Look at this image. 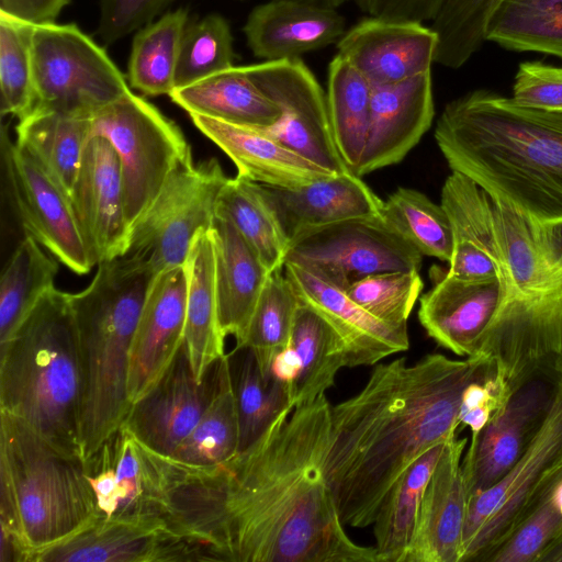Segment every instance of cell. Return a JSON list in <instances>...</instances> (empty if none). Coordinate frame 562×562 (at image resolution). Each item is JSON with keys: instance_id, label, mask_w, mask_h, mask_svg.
Masks as SVG:
<instances>
[{"instance_id": "obj_1", "label": "cell", "mask_w": 562, "mask_h": 562, "mask_svg": "<svg viewBox=\"0 0 562 562\" xmlns=\"http://www.w3.org/2000/svg\"><path fill=\"white\" fill-rule=\"evenodd\" d=\"M330 412L324 394L283 411L223 463L179 461L175 528L217 561L378 562L374 547L349 538L326 477Z\"/></svg>"}, {"instance_id": "obj_2", "label": "cell", "mask_w": 562, "mask_h": 562, "mask_svg": "<svg viewBox=\"0 0 562 562\" xmlns=\"http://www.w3.org/2000/svg\"><path fill=\"white\" fill-rule=\"evenodd\" d=\"M494 364L429 353L378 364L364 386L331 406L326 477L345 526L373 525L401 474L457 432L464 389Z\"/></svg>"}, {"instance_id": "obj_3", "label": "cell", "mask_w": 562, "mask_h": 562, "mask_svg": "<svg viewBox=\"0 0 562 562\" xmlns=\"http://www.w3.org/2000/svg\"><path fill=\"white\" fill-rule=\"evenodd\" d=\"M451 171L530 223H562V113L522 108L488 89L448 102L435 128Z\"/></svg>"}, {"instance_id": "obj_4", "label": "cell", "mask_w": 562, "mask_h": 562, "mask_svg": "<svg viewBox=\"0 0 562 562\" xmlns=\"http://www.w3.org/2000/svg\"><path fill=\"white\" fill-rule=\"evenodd\" d=\"M502 297L475 356L486 357L510 395L562 359V223H530L493 201Z\"/></svg>"}, {"instance_id": "obj_5", "label": "cell", "mask_w": 562, "mask_h": 562, "mask_svg": "<svg viewBox=\"0 0 562 562\" xmlns=\"http://www.w3.org/2000/svg\"><path fill=\"white\" fill-rule=\"evenodd\" d=\"M83 378L69 293L46 292L0 342V411L60 451L82 454Z\"/></svg>"}, {"instance_id": "obj_6", "label": "cell", "mask_w": 562, "mask_h": 562, "mask_svg": "<svg viewBox=\"0 0 562 562\" xmlns=\"http://www.w3.org/2000/svg\"><path fill=\"white\" fill-rule=\"evenodd\" d=\"M155 274L146 260L124 255L98 263L91 283L69 293L83 378V460L122 426L132 406L130 352Z\"/></svg>"}, {"instance_id": "obj_7", "label": "cell", "mask_w": 562, "mask_h": 562, "mask_svg": "<svg viewBox=\"0 0 562 562\" xmlns=\"http://www.w3.org/2000/svg\"><path fill=\"white\" fill-rule=\"evenodd\" d=\"M98 516L85 460L0 411V529L20 562Z\"/></svg>"}, {"instance_id": "obj_8", "label": "cell", "mask_w": 562, "mask_h": 562, "mask_svg": "<svg viewBox=\"0 0 562 562\" xmlns=\"http://www.w3.org/2000/svg\"><path fill=\"white\" fill-rule=\"evenodd\" d=\"M32 50V111L92 119L131 91L104 48L74 23L35 24Z\"/></svg>"}, {"instance_id": "obj_9", "label": "cell", "mask_w": 562, "mask_h": 562, "mask_svg": "<svg viewBox=\"0 0 562 562\" xmlns=\"http://www.w3.org/2000/svg\"><path fill=\"white\" fill-rule=\"evenodd\" d=\"M562 469V374L541 425L494 485L469 496L461 562L486 558L530 512Z\"/></svg>"}, {"instance_id": "obj_10", "label": "cell", "mask_w": 562, "mask_h": 562, "mask_svg": "<svg viewBox=\"0 0 562 562\" xmlns=\"http://www.w3.org/2000/svg\"><path fill=\"white\" fill-rule=\"evenodd\" d=\"M91 126L92 136L106 138L119 156L131 232L173 169L191 156L190 147L171 120L132 90L94 115Z\"/></svg>"}, {"instance_id": "obj_11", "label": "cell", "mask_w": 562, "mask_h": 562, "mask_svg": "<svg viewBox=\"0 0 562 562\" xmlns=\"http://www.w3.org/2000/svg\"><path fill=\"white\" fill-rule=\"evenodd\" d=\"M227 180L215 158L198 165L183 159L132 227L125 255L146 260L156 273L183 266L195 236L210 231Z\"/></svg>"}, {"instance_id": "obj_12", "label": "cell", "mask_w": 562, "mask_h": 562, "mask_svg": "<svg viewBox=\"0 0 562 562\" xmlns=\"http://www.w3.org/2000/svg\"><path fill=\"white\" fill-rule=\"evenodd\" d=\"M423 255L380 215L305 232L289 246L285 263L347 290L372 274L420 270Z\"/></svg>"}, {"instance_id": "obj_13", "label": "cell", "mask_w": 562, "mask_h": 562, "mask_svg": "<svg viewBox=\"0 0 562 562\" xmlns=\"http://www.w3.org/2000/svg\"><path fill=\"white\" fill-rule=\"evenodd\" d=\"M173 469L171 457L153 451L124 425L85 459L99 517L158 519L171 527Z\"/></svg>"}, {"instance_id": "obj_14", "label": "cell", "mask_w": 562, "mask_h": 562, "mask_svg": "<svg viewBox=\"0 0 562 562\" xmlns=\"http://www.w3.org/2000/svg\"><path fill=\"white\" fill-rule=\"evenodd\" d=\"M2 179L19 225L68 269L88 273L94 266L70 196L32 158L1 132Z\"/></svg>"}, {"instance_id": "obj_15", "label": "cell", "mask_w": 562, "mask_h": 562, "mask_svg": "<svg viewBox=\"0 0 562 562\" xmlns=\"http://www.w3.org/2000/svg\"><path fill=\"white\" fill-rule=\"evenodd\" d=\"M245 67L252 82L281 113L277 124L261 130L333 173L350 171L334 140L326 92L301 58Z\"/></svg>"}, {"instance_id": "obj_16", "label": "cell", "mask_w": 562, "mask_h": 562, "mask_svg": "<svg viewBox=\"0 0 562 562\" xmlns=\"http://www.w3.org/2000/svg\"><path fill=\"white\" fill-rule=\"evenodd\" d=\"M217 561L205 544L158 519L97 516L67 538L36 550L29 562Z\"/></svg>"}, {"instance_id": "obj_17", "label": "cell", "mask_w": 562, "mask_h": 562, "mask_svg": "<svg viewBox=\"0 0 562 562\" xmlns=\"http://www.w3.org/2000/svg\"><path fill=\"white\" fill-rule=\"evenodd\" d=\"M220 360L199 382L182 344L155 386L132 404L122 425L153 451L170 457L209 405L217 384Z\"/></svg>"}, {"instance_id": "obj_18", "label": "cell", "mask_w": 562, "mask_h": 562, "mask_svg": "<svg viewBox=\"0 0 562 562\" xmlns=\"http://www.w3.org/2000/svg\"><path fill=\"white\" fill-rule=\"evenodd\" d=\"M70 200L93 265L127 252L130 229L119 156L99 135L89 139Z\"/></svg>"}, {"instance_id": "obj_19", "label": "cell", "mask_w": 562, "mask_h": 562, "mask_svg": "<svg viewBox=\"0 0 562 562\" xmlns=\"http://www.w3.org/2000/svg\"><path fill=\"white\" fill-rule=\"evenodd\" d=\"M187 292L184 266L158 271L150 283L130 352L127 390L132 404L155 386L183 344Z\"/></svg>"}, {"instance_id": "obj_20", "label": "cell", "mask_w": 562, "mask_h": 562, "mask_svg": "<svg viewBox=\"0 0 562 562\" xmlns=\"http://www.w3.org/2000/svg\"><path fill=\"white\" fill-rule=\"evenodd\" d=\"M336 44L337 54L373 88L431 71L438 37L419 22L368 16Z\"/></svg>"}, {"instance_id": "obj_21", "label": "cell", "mask_w": 562, "mask_h": 562, "mask_svg": "<svg viewBox=\"0 0 562 562\" xmlns=\"http://www.w3.org/2000/svg\"><path fill=\"white\" fill-rule=\"evenodd\" d=\"M554 387L533 378L517 389L463 456L469 494L494 485L522 456L550 406Z\"/></svg>"}, {"instance_id": "obj_22", "label": "cell", "mask_w": 562, "mask_h": 562, "mask_svg": "<svg viewBox=\"0 0 562 562\" xmlns=\"http://www.w3.org/2000/svg\"><path fill=\"white\" fill-rule=\"evenodd\" d=\"M468 439L445 443L420 503L405 562H461L469 491L463 472Z\"/></svg>"}, {"instance_id": "obj_23", "label": "cell", "mask_w": 562, "mask_h": 562, "mask_svg": "<svg viewBox=\"0 0 562 562\" xmlns=\"http://www.w3.org/2000/svg\"><path fill=\"white\" fill-rule=\"evenodd\" d=\"M434 116L431 71L373 87L367 143L355 175L362 177L402 161L429 130Z\"/></svg>"}, {"instance_id": "obj_24", "label": "cell", "mask_w": 562, "mask_h": 562, "mask_svg": "<svg viewBox=\"0 0 562 562\" xmlns=\"http://www.w3.org/2000/svg\"><path fill=\"white\" fill-rule=\"evenodd\" d=\"M284 274L299 300L323 316L342 339L348 368L373 366L409 348L407 326L389 325L352 301L345 291L293 263Z\"/></svg>"}, {"instance_id": "obj_25", "label": "cell", "mask_w": 562, "mask_h": 562, "mask_svg": "<svg viewBox=\"0 0 562 562\" xmlns=\"http://www.w3.org/2000/svg\"><path fill=\"white\" fill-rule=\"evenodd\" d=\"M434 277L431 289L419 297L420 325L442 348L460 357L475 356L501 302L499 279L468 281L447 271Z\"/></svg>"}, {"instance_id": "obj_26", "label": "cell", "mask_w": 562, "mask_h": 562, "mask_svg": "<svg viewBox=\"0 0 562 562\" xmlns=\"http://www.w3.org/2000/svg\"><path fill=\"white\" fill-rule=\"evenodd\" d=\"M346 31L336 9L302 0L256 5L243 27L248 48L265 61L301 58L337 43Z\"/></svg>"}, {"instance_id": "obj_27", "label": "cell", "mask_w": 562, "mask_h": 562, "mask_svg": "<svg viewBox=\"0 0 562 562\" xmlns=\"http://www.w3.org/2000/svg\"><path fill=\"white\" fill-rule=\"evenodd\" d=\"M290 244L307 231L380 215L381 200L351 171L289 189L259 183Z\"/></svg>"}, {"instance_id": "obj_28", "label": "cell", "mask_w": 562, "mask_h": 562, "mask_svg": "<svg viewBox=\"0 0 562 562\" xmlns=\"http://www.w3.org/2000/svg\"><path fill=\"white\" fill-rule=\"evenodd\" d=\"M196 128L235 164L238 175L251 181L295 189L335 176L261 128L237 125L202 114H189Z\"/></svg>"}, {"instance_id": "obj_29", "label": "cell", "mask_w": 562, "mask_h": 562, "mask_svg": "<svg viewBox=\"0 0 562 562\" xmlns=\"http://www.w3.org/2000/svg\"><path fill=\"white\" fill-rule=\"evenodd\" d=\"M440 204L451 224L453 249L447 273L479 281L499 279L493 226V200L467 176L451 171L441 189Z\"/></svg>"}, {"instance_id": "obj_30", "label": "cell", "mask_w": 562, "mask_h": 562, "mask_svg": "<svg viewBox=\"0 0 562 562\" xmlns=\"http://www.w3.org/2000/svg\"><path fill=\"white\" fill-rule=\"evenodd\" d=\"M210 235L214 247L218 324L239 346L271 273L233 223L216 212Z\"/></svg>"}, {"instance_id": "obj_31", "label": "cell", "mask_w": 562, "mask_h": 562, "mask_svg": "<svg viewBox=\"0 0 562 562\" xmlns=\"http://www.w3.org/2000/svg\"><path fill=\"white\" fill-rule=\"evenodd\" d=\"M183 266L188 280L183 344L193 373L201 382L209 368L226 355L218 324L214 247L209 231L195 236Z\"/></svg>"}, {"instance_id": "obj_32", "label": "cell", "mask_w": 562, "mask_h": 562, "mask_svg": "<svg viewBox=\"0 0 562 562\" xmlns=\"http://www.w3.org/2000/svg\"><path fill=\"white\" fill-rule=\"evenodd\" d=\"M169 97L189 114L255 128H269L281 115L276 103L249 78L245 66H234L176 88Z\"/></svg>"}, {"instance_id": "obj_33", "label": "cell", "mask_w": 562, "mask_h": 562, "mask_svg": "<svg viewBox=\"0 0 562 562\" xmlns=\"http://www.w3.org/2000/svg\"><path fill=\"white\" fill-rule=\"evenodd\" d=\"M91 128V119L32 111L19 120L15 144L70 196Z\"/></svg>"}, {"instance_id": "obj_34", "label": "cell", "mask_w": 562, "mask_h": 562, "mask_svg": "<svg viewBox=\"0 0 562 562\" xmlns=\"http://www.w3.org/2000/svg\"><path fill=\"white\" fill-rule=\"evenodd\" d=\"M446 442L418 457L396 480L373 522L378 562H405L420 503Z\"/></svg>"}, {"instance_id": "obj_35", "label": "cell", "mask_w": 562, "mask_h": 562, "mask_svg": "<svg viewBox=\"0 0 562 562\" xmlns=\"http://www.w3.org/2000/svg\"><path fill=\"white\" fill-rule=\"evenodd\" d=\"M290 345L300 361L291 404L313 402L334 386L337 373L347 366L346 347L329 323L308 305L297 306Z\"/></svg>"}, {"instance_id": "obj_36", "label": "cell", "mask_w": 562, "mask_h": 562, "mask_svg": "<svg viewBox=\"0 0 562 562\" xmlns=\"http://www.w3.org/2000/svg\"><path fill=\"white\" fill-rule=\"evenodd\" d=\"M216 212L233 223L269 273L284 268L289 241L258 182L238 173L228 178Z\"/></svg>"}, {"instance_id": "obj_37", "label": "cell", "mask_w": 562, "mask_h": 562, "mask_svg": "<svg viewBox=\"0 0 562 562\" xmlns=\"http://www.w3.org/2000/svg\"><path fill=\"white\" fill-rule=\"evenodd\" d=\"M372 87L344 57L328 65L327 108L331 132L341 159L356 172L367 143Z\"/></svg>"}, {"instance_id": "obj_38", "label": "cell", "mask_w": 562, "mask_h": 562, "mask_svg": "<svg viewBox=\"0 0 562 562\" xmlns=\"http://www.w3.org/2000/svg\"><path fill=\"white\" fill-rule=\"evenodd\" d=\"M188 23V11L179 8L137 31L127 64V79L132 88L149 97L172 93L180 45Z\"/></svg>"}, {"instance_id": "obj_39", "label": "cell", "mask_w": 562, "mask_h": 562, "mask_svg": "<svg viewBox=\"0 0 562 562\" xmlns=\"http://www.w3.org/2000/svg\"><path fill=\"white\" fill-rule=\"evenodd\" d=\"M32 236L19 240L0 280V342L7 340L54 286L58 260Z\"/></svg>"}, {"instance_id": "obj_40", "label": "cell", "mask_w": 562, "mask_h": 562, "mask_svg": "<svg viewBox=\"0 0 562 562\" xmlns=\"http://www.w3.org/2000/svg\"><path fill=\"white\" fill-rule=\"evenodd\" d=\"M239 418V451L255 442L286 408H293L290 390L265 376L254 351L240 346L227 353Z\"/></svg>"}, {"instance_id": "obj_41", "label": "cell", "mask_w": 562, "mask_h": 562, "mask_svg": "<svg viewBox=\"0 0 562 562\" xmlns=\"http://www.w3.org/2000/svg\"><path fill=\"white\" fill-rule=\"evenodd\" d=\"M239 451V418L227 353L220 360L214 394L171 458L195 467L223 463Z\"/></svg>"}, {"instance_id": "obj_42", "label": "cell", "mask_w": 562, "mask_h": 562, "mask_svg": "<svg viewBox=\"0 0 562 562\" xmlns=\"http://www.w3.org/2000/svg\"><path fill=\"white\" fill-rule=\"evenodd\" d=\"M487 41L562 59V0H504L490 21Z\"/></svg>"}, {"instance_id": "obj_43", "label": "cell", "mask_w": 562, "mask_h": 562, "mask_svg": "<svg viewBox=\"0 0 562 562\" xmlns=\"http://www.w3.org/2000/svg\"><path fill=\"white\" fill-rule=\"evenodd\" d=\"M381 215L423 256L450 261L452 228L441 204L420 191L401 187L383 201Z\"/></svg>"}, {"instance_id": "obj_44", "label": "cell", "mask_w": 562, "mask_h": 562, "mask_svg": "<svg viewBox=\"0 0 562 562\" xmlns=\"http://www.w3.org/2000/svg\"><path fill=\"white\" fill-rule=\"evenodd\" d=\"M300 300L294 286L281 273H271L261 291L250 318L244 341L237 346L250 348L265 376L274 357L290 345Z\"/></svg>"}, {"instance_id": "obj_45", "label": "cell", "mask_w": 562, "mask_h": 562, "mask_svg": "<svg viewBox=\"0 0 562 562\" xmlns=\"http://www.w3.org/2000/svg\"><path fill=\"white\" fill-rule=\"evenodd\" d=\"M504 0H445L430 27L438 37L435 64L458 69L487 41L490 21Z\"/></svg>"}, {"instance_id": "obj_46", "label": "cell", "mask_w": 562, "mask_h": 562, "mask_svg": "<svg viewBox=\"0 0 562 562\" xmlns=\"http://www.w3.org/2000/svg\"><path fill=\"white\" fill-rule=\"evenodd\" d=\"M34 25L0 11V109L19 120L34 105Z\"/></svg>"}, {"instance_id": "obj_47", "label": "cell", "mask_w": 562, "mask_h": 562, "mask_svg": "<svg viewBox=\"0 0 562 562\" xmlns=\"http://www.w3.org/2000/svg\"><path fill=\"white\" fill-rule=\"evenodd\" d=\"M233 44L229 23L218 13H211L188 23L176 68V88L234 67Z\"/></svg>"}, {"instance_id": "obj_48", "label": "cell", "mask_w": 562, "mask_h": 562, "mask_svg": "<svg viewBox=\"0 0 562 562\" xmlns=\"http://www.w3.org/2000/svg\"><path fill=\"white\" fill-rule=\"evenodd\" d=\"M423 288L419 271L412 270L368 276L345 292L378 319L392 326H407Z\"/></svg>"}, {"instance_id": "obj_49", "label": "cell", "mask_w": 562, "mask_h": 562, "mask_svg": "<svg viewBox=\"0 0 562 562\" xmlns=\"http://www.w3.org/2000/svg\"><path fill=\"white\" fill-rule=\"evenodd\" d=\"M562 544V516L546 494L510 535L486 558L491 562L548 560Z\"/></svg>"}, {"instance_id": "obj_50", "label": "cell", "mask_w": 562, "mask_h": 562, "mask_svg": "<svg viewBox=\"0 0 562 562\" xmlns=\"http://www.w3.org/2000/svg\"><path fill=\"white\" fill-rule=\"evenodd\" d=\"M510 98L522 108L562 113V67L538 60L520 63Z\"/></svg>"}, {"instance_id": "obj_51", "label": "cell", "mask_w": 562, "mask_h": 562, "mask_svg": "<svg viewBox=\"0 0 562 562\" xmlns=\"http://www.w3.org/2000/svg\"><path fill=\"white\" fill-rule=\"evenodd\" d=\"M172 0H101L97 33L113 44L153 22Z\"/></svg>"}, {"instance_id": "obj_52", "label": "cell", "mask_w": 562, "mask_h": 562, "mask_svg": "<svg viewBox=\"0 0 562 562\" xmlns=\"http://www.w3.org/2000/svg\"><path fill=\"white\" fill-rule=\"evenodd\" d=\"M510 394L505 384L497 378L495 368L485 376L472 381L463 391L459 424L471 431V441L477 439L493 415L508 401Z\"/></svg>"}, {"instance_id": "obj_53", "label": "cell", "mask_w": 562, "mask_h": 562, "mask_svg": "<svg viewBox=\"0 0 562 562\" xmlns=\"http://www.w3.org/2000/svg\"><path fill=\"white\" fill-rule=\"evenodd\" d=\"M369 16L423 23L432 21L445 0H355Z\"/></svg>"}, {"instance_id": "obj_54", "label": "cell", "mask_w": 562, "mask_h": 562, "mask_svg": "<svg viewBox=\"0 0 562 562\" xmlns=\"http://www.w3.org/2000/svg\"><path fill=\"white\" fill-rule=\"evenodd\" d=\"M71 0H0V11L33 24L55 22Z\"/></svg>"}, {"instance_id": "obj_55", "label": "cell", "mask_w": 562, "mask_h": 562, "mask_svg": "<svg viewBox=\"0 0 562 562\" xmlns=\"http://www.w3.org/2000/svg\"><path fill=\"white\" fill-rule=\"evenodd\" d=\"M300 371V361L291 345L280 351L271 362L269 375L292 390ZM268 375V376H269Z\"/></svg>"}, {"instance_id": "obj_56", "label": "cell", "mask_w": 562, "mask_h": 562, "mask_svg": "<svg viewBox=\"0 0 562 562\" xmlns=\"http://www.w3.org/2000/svg\"><path fill=\"white\" fill-rule=\"evenodd\" d=\"M542 494H546L549 497L562 516V469L546 487Z\"/></svg>"}, {"instance_id": "obj_57", "label": "cell", "mask_w": 562, "mask_h": 562, "mask_svg": "<svg viewBox=\"0 0 562 562\" xmlns=\"http://www.w3.org/2000/svg\"><path fill=\"white\" fill-rule=\"evenodd\" d=\"M302 1H307V2L315 3V4L337 9L338 7L345 4L346 2H348L350 0H302Z\"/></svg>"}, {"instance_id": "obj_58", "label": "cell", "mask_w": 562, "mask_h": 562, "mask_svg": "<svg viewBox=\"0 0 562 562\" xmlns=\"http://www.w3.org/2000/svg\"><path fill=\"white\" fill-rule=\"evenodd\" d=\"M555 561H562V550L557 552V555L552 558Z\"/></svg>"}, {"instance_id": "obj_59", "label": "cell", "mask_w": 562, "mask_h": 562, "mask_svg": "<svg viewBox=\"0 0 562 562\" xmlns=\"http://www.w3.org/2000/svg\"><path fill=\"white\" fill-rule=\"evenodd\" d=\"M237 1H245V0H237Z\"/></svg>"}, {"instance_id": "obj_60", "label": "cell", "mask_w": 562, "mask_h": 562, "mask_svg": "<svg viewBox=\"0 0 562 562\" xmlns=\"http://www.w3.org/2000/svg\"><path fill=\"white\" fill-rule=\"evenodd\" d=\"M562 360V359H561Z\"/></svg>"}]
</instances>
